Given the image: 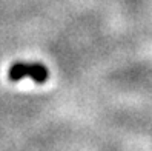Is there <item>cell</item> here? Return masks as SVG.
I'll return each mask as SVG.
<instances>
[{"instance_id":"obj_1","label":"cell","mask_w":152,"mask_h":151,"mask_svg":"<svg viewBox=\"0 0 152 151\" xmlns=\"http://www.w3.org/2000/svg\"><path fill=\"white\" fill-rule=\"evenodd\" d=\"M10 79L12 82H19L23 77L29 76L34 82L45 83L48 80V69L42 63H25V62H17L10 68Z\"/></svg>"}]
</instances>
